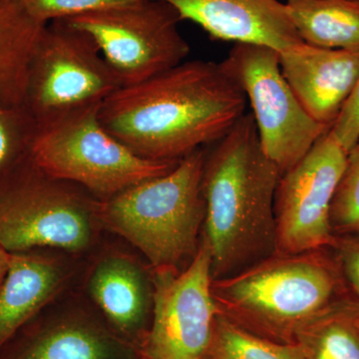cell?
I'll list each match as a JSON object with an SVG mask.
<instances>
[{
	"mask_svg": "<svg viewBox=\"0 0 359 359\" xmlns=\"http://www.w3.org/2000/svg\"><path fill=\"white\" fill-rule=\"evenodd\" d=\"M247 106L223 62L195 59L117 90L101 104L99 119L135 154L180 161L224 138Z\"/></svg>",
	"mask_w": 359,
	"mask_h": 359,
	"instance_id": "obj_1",
	"label": "cell"
},
{
	"mask_svg": "<svg viewBox=\"0 0 359 359\" xmlns=\"http://www.w3.org/2000/svg\"><path fill=\"white\" fill-rule=\"evenodd\" d=\"M205 153L204 233L212 280L250 268L276 252L275 198L280 171L264 154L247 112Z\"/></svg>",
	"mask_w": 359,
	"mask_h": 359,
	"instance_id": "obj_2",
	"label": "cell"
},
{
	"mask_svg": "<svg viewBox=\"0 0 359 359\" xmlns=\"http://www.w3.org/2000/svg\"><path fill=\"white\" fill-rule=\"evenodd\" d=\"M344 282L325 249L276 252L250 268L212 280L219 316L248 332L290 344L299 332L342 299Z\"/></svg>",
	"mask_w": 359,
	"mask_h": 359,
	"instance_id": "obj_3",
	"label": "cell"
},
{
	"mask_svg": "<svg viewBox=\"0 0 359 359\" xmlns=\"http://www.w3.org/2000/svg\"><path fill=\"white\" fill-rule=\"evenodd\" d=\"M199 149L169 173L141 182L98 201L99 223L135 245L154 269H177L199 249L205 204L202 180L205 159Z\"/></svg>",
	"mask_w": 359,
	"mask_h": 359,
	"instance_id": "obj_4",
	"label": "cell"
},
{
	"mask_svg": "<svg viewBox=\"0 0 359 359\" xmlns=\"http://www.w3.org/2000/svg\"><path fill=\"white\" fill-rule=\"evenodd\" d=\"M100 106L39 127L29 154L34 164L51 178L74 184L98 201L176 167L179 161L148 160L135 154L103 126Z\"/></svg>",
	"mask_w": 359,
	"mask_h": 359,
	"instance_id": "obj_5",
	"label": "cell"
},
{
	"mask_svg": "<svg viewBox=\"0 0 359 359\" xmlns=\"http://www.w3.org/2000/svg\"><path fill=\"white\" fill-rule=\"evenodd\" d=\"M97 205L91 194L51 178L28 155L0 176V245L11 254L81 252L93 240Z\"/></svg>",
	"mask_w": 359,
	"mask_h": 359,
	"instance_id": "obj_6",
	"label": "cell"
},
{
	"mask_svg": "<svg viewBox=\"0 0 359 359\" xmlns=\"http://www.w3.org/2000/svg\"><path fill=\"white\" fill-rule=\"evenodd\" d=\"M120 88L91 37L58 20L45 26L33 50L22 104L39 128L100 106Z\"/></svg>",
	"mask_w": 359,
	"mask_h": 359,
	"instance_id": "obj_7",
	"label": "cell"
},
{
	"mask_svg": "<svg viewBox=\"0 0 359 359\" xmlns=\"http://www.w3.org/2000/svg\"><path fill=\"white\" fill-rule=\"evenodd\" d=\"M63 21L91 37L122 87L159 75L190 53L178 13L159 0L101 7Z\"/></svg>",
	"mask_w": 359,
	"mask_h": 359,
	"instance_id": "obj_8",
	"label": "cell"
},
{
	"mask_svg": "<svg viewBox=\"0 0 359 359\" xmlns=\"http://www.w3.org/2000/svg\"><path fill=\"white\" fill-rule=\"evenodd\" d=\"M222 62L244 90L264 154L285 173L330 128L299 102L283 77L276 49L235 43Z\"/></svg>",
	"mask_w": 359,
	"mask_h": 359,
	"instance_id": "obj_9",
	"label": "cell"
},
{
	"mask_svg": "<svg viewBox=\"0 0 359 359\" xmlns=\"http://www.w3.org/2000/svg\"><path fill=\"white\" fill-rule=\"evenodd\" d=\"M152 321L140 346L143 359H204L216 320L212 256L202 237L183 271L154 269Z\"/></svg>",
	"mask_w": 359,
	"mask_h": 359,
	"instance_id": "obj_10",
	"label": "cell"
},
{
	"mask_svg": "<svg viewBox=\"0 0 359 359\" xmlns=\"http://www.w3.org/2000/svg\"><path fill=\"white\" fill-rule=\"evenodd\" d=\"M348 152L328 129L276 187V252L297 254L332 248L330 209Z\"/></svg>",
	"mask_w": 359,
	"mask_h": 359,
	"instance_id": "obj_11",
	"label": "cell"
},
{
	"mask_svg": "<svg viewBox=\"0 0 359 359\" xmlns=\"http://www.w3.org/2000/svg\"><path fill=\"white\" fill-rule=\"evenodd\" d=\"M173 7L181 20L202 27L214 40L264 45L278 52L304 41L285 2L280 0H159Z\"/></svg>",
	"mask_w": 359,
	"mask_h": 359,
	"instance_id": "obj_12",
	"label": "cell"
},
{
	"mask_svg": "<svg viewBox=\"0 0 359 359\" xmlns=\"http://www.w3.org/2000/svg\"><path fill=\"white\" fill-rule=\"evenodd\" d=\"M280 65L304 109L330 128L358 84L359 51L302 43L280 52Z\"/></svg>",
	"mask_w": 359,
	"mask_h": 359,
	"instance_id": "obj_13",
	"label": "cell"
},
{
	"mask_svg": "<svg viewBox=\"0 0 359 359\" xmlns=\"http://www.w3.org/2000/svg\"><path fill=\"white\" fill-rule=\"evenodd\" d=\"M40 313L0 349V359H143L138 347L96 321Z\"/></svg>",
	"mask_w": 359,
	"mask_h": 359,
	"instance_id": "obj_14",
	"label": "cell"
},
{
	"mask_svg": "<svg viewBox=\"0 0 359 359\" xmlns=\"http://www.w3.org/2000/svg\"><path fill=\"white\" fill-rule=\"evenodd\" d=\"M88 290L113 332L140 351L153 302V290L141 266L122 255L103 257L90 276Z\"/></svg>",
	"mask_w": 359,
	"mask_h": 359,
	"instance_id": "obj_15",
	"label": "cell"
},
{
	"mask_svg": "<svg viewBox=\"0 0 359 359\" xmlns=\"http://www.w3.org/2000/svg\"><path fill=\"white\" fill-rule=\"evenodd\" d=\"M65 280L62 264L40 250L11 254L8 273L0 290V349L44 311Z\"/></svg>",
	"mask_w": 359,
	"mask_h": 359,
	"instance_id": "obj_16",
	"label": "cell"
},
{
	"mask_svg": "<svg viewBox=\"0 0 359 359\" xmlns=\"http://www.w3.org/2000/svg\"><path fill=\"white\" fill-rule=\"evenodd\" d=\"M285 4L304 43L359 51V0H285Z\"/></svg>",
	"mask_w": 359,
	"mask_h": 359,
	"instance_id": "obj_17",
	"label": "cell"
},
{
	"mask_svg": "<svg viewBox=\"0 0 359 359\" xmlns=\"http://www.w3.org/2000/svg\"><path fill=\"white\" fill-rule=\"evenodd\" d=\"M295 359H359V301L342 297L290 344Z\"/></svg>",
	"mask_w": 359,
	"mask_h": 359,
	"instance_id": "obj_18",
	"label": "cell"
},
{
	"mask_svg": "<svg viewBox=\"0 0 359 359\" xmlns=\"http://www.w3.org/2000/svg\"><path fill=\"white\" fill-rule=\"evenodd\" d=\"M45 26L13 0H0V100L23 105L28 65Z\"/></svg>",
	"mask_w": 359,
	"mask_h": 359,
	"instance_id": "obj_19",
	"label": "cell"
},
{
	"mask_svg": "<svg viewBox=\"0 0 359 359\" xmlns=\"http://www.w3.org/2000/svg\"><path fill=\"white\" fill-rule=\"evenodd\" d=\"M204 359H295L290 344H278L217 314Z\"/></svg>",
	"mask_w": 359,
	"mask_h": 359,
	"instance_id": "obj_20",
	"label": "cell"
},
{
	"mask_svg": "<svg viewBox=\"0 0 359 359\" xmlns=\"http://www.w3.org/2000/svg\"><path fill=\"white\" fill-rule=\"evenodd\" d=\"M36 130L25 106L0 100V176L30 154Z\"/></svg>",
	"mask_w": 359,
	"mask_h": 359,
	"instance_id": "obj_21",
	"label": "cell"
},
{
	"mask_svg": "<svg viewBox=\"0 0 359 359\" xmlns=\"http://www.w3.org/2000/svg\"><path fill=\"white\" fill-rule=\"evenodd\" d=\"M330 224L335 236L359 235V140L347 154L330 209Z\"/></svg>",
	"mask_w": 359,
	"mask_h": 359,
	"instance_id": "obj_22",
	"label": "cell"
},
{
	"mask_svg": "<svg viewBox=\"0 0 359 359\" xmlns=\"http://www.w3.org/2000/svg\"><path fill=\"white\" fill-rule=\"evenodd\" d=\"M35 22L47 25L94 9L135 0H13Z\"/></svg>",
	"mask_w": 359,
	"mask_h": 359,
	"instance_id": "obj_23",
	"label": "cell"
},
{
	"mask_svg": "<svg viewBox=\"0 0 359 359\" xmlns=\"http://www.w3.org/2000/svg\"><path fill=\"white\" fill-rule=\"evenodd\" d=\"M332 248L344 283L359 301V235L335 236Z\"/></svg>",
	"mask_w": 359,
	"mask_h": 359,
	"instance_id": "obj_24",
	"label": "cell"
},
{
	"mask_svg": "<svg viewBox=\"0 0 359 359\" xmlns=\"http://www.w3.org/2000/svg\"><path fill=\"white\" fill-rule=\"evenodd\" d=\"M330 131L347 152L359 140V79Z\"/></svg>",
	"mask_w": 359,
	"mask_h": 359,
	"instance_id": "obj_25",
	"label": "cell"
},
{
	"mask_svg": "<svg viewBox=\"0 0 359 359\" xmlns=\"http://www.w3.org/2000/svg\"><path fill=\"white\" fill-rule=\"evenodd\" d=\"M11 266V252L0 245V290L6 282L7 273Z\"/></svg>",
	"mask_w": 359,
	"mask_h": 359,
	"instance_id": "obj_26",
	"label": "cell"
}]
</instances>
